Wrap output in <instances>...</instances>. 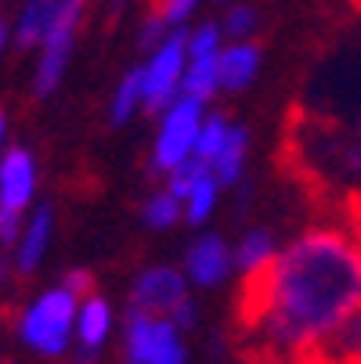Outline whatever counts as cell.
I'll use <instances>...</instances> for the list:
<instances>
[{
    "mask_svg": "<svg viewBox=\"0 0 361 364\" xmlns=\"http://www.w3.org/2000/svg\"><path fill=\"white\" fill-rule=\"evenodd\" d=\"M145 112V90H141V69L134 65L130 73L120 76L113 97H109V123L113 127H127Z\"/></svg>",
    "mask_w": 361,
    "mask_h": 364,
    "instance_id": "20",
    "label": "cell"
},
{
    "mask_svg": "<svg viewBox=\"0 0 361 364\" xmlns=\"http://www.w3.org/2000/svg\"><path fill=\"white\" fill-rule=\"evenodd\" d=\"M184 332L159 314H148V310H127V318L120 325V357L123 364H152L174 339H181Z\"/></svg>",
    "mask_w": 361,
    "mask_h": 364,
    "instance_id": "11",
    "label": "cell"
},
{
    "mask_svg": "<svg viewBox=\"0 0 361 364\" xmlns=\"http://www.w3.org/2000/svg\"><path fill=\"white\" fill-rule=\"evenodd\" d=\"M249 144H253V141H249V130H246L242 123H231V130H228L221 151L214 155V163L206 166V170L217 177L221 188H235V184L246 177V166H249Z\"/></svg>",
    "mask_w": 361,
    "mask_h": 364,
    "instance_id": "17",
    "label": "cell"
},
{
    "mask_svg": "<svg viewBox=\"0 0 361 364\" xmlns=\"http://www.w3.org/2000/svg\"><path fill=\"white\" fill-rule=\"evenodd\" d=\"M202 116H206V105L184 97V94L156 112V134H152V148H148V173L152 177L174 173L181 163H188L195 155Z\"/></svg>",
    "mask_w": 361,
    "mask_h": 364,
    "instance_id": "4",
    "label": "cell"
},
{
    "mask_svg": "<svg viewBox=\"0 0 361 364\" xmlns=\"http://www.w3.org/2000/svg\"><path fill=\"white\" fill-rule=\"evenodd\" d=\"M188 296H192V285H188L184 271L174 264H152L130 285V306L159 314V318H170Z\"/></svg>",
    "mask_w": 361,
    "mask_h": 364,
    "instance_id": "13",
    "label": "cell"
},
{
    "mask_svg": "<svg viewBox=\"0 0 361 364\" xmlns=\"http://www.w3.org/2000/svg\"><path fill=\"white\" fill-rule=\"evenodd\" d=\"M264 65V55L253 40H224L217 58V90L221 94H242L256 83Z\"/></svg>",
    "mask_w": 361,
    "mask_h": 364,
    "instance_id": "15",
    "label": "cell"
},
{
    "mask_svg": "<svg viewBox=\"0 0 361 364\" xmlns=\"http://www.w3.org/2000/svg\"><path fill=\"white\" fill-rule=\"evenodd\" d=\"M4 148H8V116L0 112V155H4Z\"/></svg>",
    "mask_w": 361,
    "mask_h": 364,
    "instance_id": "30",
    "label": "cell"
},
{
    "mask_svg": "<svg viewBox=\"0 0 361 364\" xmlns=\"http://www.w3.org/2000/svg\"><path fill=\"white\" fill-rule=\"evenodd\" d=\"M322 357H329L333 364H361V306L340 321V328L322 346Z\"/></svg>",
    "mask_w": 361,
    "mask_h": 364,
    "instance_id": "21",
    "label": "cell"
},
{
    "mask_svg": "<svg viewBox=\"0 0 361 364\" xmlns=\"http://www.w3.org/2000/svg\"><path fill=\"white\" fill-rule=\"evenodd\" d=\"M163 184L181 198V210H184V224L188 228H206L217 217V205H221L224 188L217 184V177L206 170L199 159L181 163L174 173L163 177Z\"/></svg>",
    "mask_w": 361,
    "mask_h": 364,
    "instance_id": "9",
    "label": "cell"
},
{
    "mask_svg": "<svg viewBox=\"0 0 361 364\" xmlns=\"http://www.w3.org/2000/svg\"><path fill=\"white\" fill-rule=\"evenodd\" d=\"M40 188V163L22 144L4 148L0 155V245H15L26 213L36 202Z\"/></svg>",
    "mask_w": 361,
    "mask_h": 364,
    "instance_id": "6",
    "label": "cell"
},
{
    "mask_svg": "<svg viewBox=\"0 0 361 364\" xmlns=\"http://www.w3.org/2000/svg\"><path fill=\"white\" fill-rule=\"evenodd\" d=\"M221 47H224V33L217 22H199L188 26V65H184V83L181 94L192 101H210L221 94L217 90V58H221Z\"/></svg>",
    "mask_w": 361,
    "mask_h": 364,
    "instance_id": "8",
    "label": "cell"
},
{
    "mask_svg": "<svg viewBox=\"0 0 361 364\" xmlns=\"http://www.w3.org/2000/svg\"><path fill=\"white\" fill-rule=\"evenodd\" d=\"M184 65H188V26H177L159 43H152L148 58L137 65L141 69V90H145V112L148 116H156L159 109L170 105L174 97H181Z\"/></svg>",
    "mask_w": 361,
    "mask_h": 364,
    "instance_id": "7",
    "label": "cell"
},
{
    "mask_svg": "<svg viewBox=\"0 0 361 364\" xmlns=\"http://www.w3.org/2000/svg\"><path fill=\"white\" fill-rule=\"evenodd\" d=\"M167 33H170V26H167V22H163V18L156 15V11H148V15L141 18V26H137V43H141V47L148 50L152 43H159V40H163Z\"/></svg>",
    "mask_w": 361,
    "mask_h": 364,
    "instance_id": "24",
    "label": "cell"
},
{
    "mask_svg": "<svg viewBox=\"0 0 361 364\" xmlns=\"http://www.w3.org/2000/svg\"><path fill=\"white\" fill-rule=\"evenodd\" d=\"M289 144L293 159L315 181L336 191L361 195V134L350 123L311 112L293 127Z\"/></svg>",
    "mask_w": 361,
    "mask_h": 364,
    "instance_id": "2",
    "label": "cell"
},
{
    "mask_svg": "<svg viewBox=\"0 0 361 364\" xmlns=\"http://www.w3.org/2000/svg\"><path fill=\"white\" fill-rule=\"evenodd\" d=\"M58 4L62 0H22V8L11 22V40L19 47H26V50H36L43 29L51 26V18H55V11H58Z\"/></svg>",
    "mask_w": 361,
    "mask_h": 364,
    "instance_id": "18",
    "label": "cell"
},
{
    "mask_svg": "<svg viewBox=\"0 0 361 364\" xmlns=\"http://www.w3.org/2000/svg\"><path fill=\"white\" fill-rule=\"evenodd\" d=\"M141 224L148 231H174L177 224H184V210H181V198L159 184V188H152L141 202Z\"/></svg>",
    "mask_w": 361,
    "mask_h": 364,
    "instance_id": "19",
    "label": "cell"
},
{
    "mask_svg": "<svg viewBox=\"0 0 361 364\" xmlns=\"http://www.w3.org/2000/svg\"><path fill=\"white\" fill-rule=\"evenodd\" d=\"M361 306V228L325 220L278 245L275 259L246 278L239 332L253 357L282 360L322 353L350 310Z\"/></svg>",
    "mask_w": 361,
    "mask_h": 364,
    "instance_id": "1",
    "label": "cell"
},
{
    "mask_svg": "<svg viewBox=\"0 0 361 364\" xmlns=\"http://www.w3.org/2000/svg\"><path fill=\"white\" fill-rule=\"evenodd\" d=\"M271 364H333V360L322 357V353H307V357H282V360H271Z\"/></svg>",
    "mask_w": 361,
    "mask_h": 364,
    "instance_id": "27",
    "label": "cell"
},
{
    "mask_svg": "<svg viewBox=\"0 0 361 364\" xmlns=\"http://www.w3.org/2000/svg\"><path fill=\"white\" fill-rule=\"evenodd\" d=\"M80 296L69 285H51L36 292L15 321V332L26 350H33L43 360H58L73 350V325H76Z\"/></svg>",
    "mask_w": 361,
    "mask_h": 364,
    "instance_id": "3",
    "label": "cell"
},
{
    "mask_svg": "<svg viewBox=\"0 0 361 364\" xmlns=\"http://www.w3.org/2000/svg\"><path fill=\"white\" fill-rule=\"evenodd\" d=\"M87 18V0H62L51 26L43 29L40 43H36V73H33V94L36 97H51L69 69V58L76 50L80 29Z\"/></svg>",
    "mask_w": 361,
    "mask_h": 364,
    "instance_id": "5",
    "label": "cell"
},
{
    "mask_svg": "<svg viewBox=\"0 0 361 364\" xmlns=\"http://www.w3.org/2000/svg\"><path fill=\"white\" fill-rule=\"evenodd\" d=\"M278 238H275V231H268V228H246L235 242H231V256H235V274L246 282V278H253V274H261L271 259H275V252H278Z\"/></svg>",
    "mask_w": 361,
    "mask_h": 364,
    "instance_id": "16",
    "label": "cell"
},
{
    "mask_svg": "<svg viewBox=\"0 0 361 364\" xmlns=\"http://www.w3.org/2000/svg\"><path fill=\"white\" fill-rule=\"evenodd\" d=\"M11 47V22L0 18V58H4V50Z\"/></svg>",
    "mask_w": 361,
    "mask_h": 364,
    "instance_id": "28",
    "label": "cell"
},
{
    "mask_svg": "<svg viewBox=\"0 0 361 364\" xmlns=\"http://www.w3.org/2000/svg\"><path fill=\"white\" fill-rule=\"evenodd\" d=\"M181 271L192 289H221L235 278V256L231 242L217 231H202L188 242L181 256Z\"/></svg>",
    "mask_w": 361,
    "mask_h": 364,
    "instance_id": "10",
    "label": "cell"
},
{
    "mask_svg": "<svg viewBox=\"0 0 361 364\" xmlns=\"http://www.w3.org/2000/svg\"><path fill=\"white\" fill-rule=\"evenodd\" d=\"M62 285H69V289L83 299L87 292H94V274H90V271H83V267H76V271H66Z\"/></svg>",
    "mask_w": 361,
    "mask_h": 364,
    "instance_id": "25",
    "label": "cell"
},
{
    "mask_svg": "<svg viewBox=\"0 0 361 364\" xmlns=\"http://www.w3.org/2000/svg\"><path fill=\"white\" fill-rule=\"evenodd\" d=\"M51 238H55V205L43 202V205H33L22 220V231L15 238V256H11V267L19 274H33L43 259H47V249H51Z\"/></svg>",
    "mask_w": 361,
    "mask_h": 364,
    "instance_id": "14",
    "label": "cell"
},
{
    "mask_svg": "<svg viewBox=\"0 0 361 364\" xmlns=\"http://www.w3.org/2000/svg\"><path fill=\"white\" fill-rule=\"evenodd\" d=\"M217 26H221L224 40H253V33H256V8L239 4V0H228V8H224Z\"/></svg>",
    "mask_w": 361,
    "mask_h": 364,
    "instance_id": "22",
    "label": "cell"
},
{
    "mask_svg": "<svg viewBox=\"0 0 361 364\" xmlns=\"http://www.w3.org/2000/svg\"><path fill=\"white\" fill-rule=\"evenodd\" d=\"M8 278H11V264L4 256H0V292H4V285H8Z\"/></svg>",
    "mask_w": 361,
    "mask_h": 364,
    "instance_id": "29",
    "label": "cell"
},
{
    "mask_svg": "<svg viewBox=\"0 0 361 364\" xmlns=\"http://www.w3.org/2000/svg\"><path fill=\"white\" fill-rule=\"evenodd\" d=\"M116 336V310L105 296L87 292L76 306V325H73V364H98L105 346Z\"/></svg>",
    "mask_w": 361,
    "mask_h": 364,
    "instance_id": "12",
    "label": "cell"
},
{
    "mask_svg": "<svg viewBox=\"0 0 361 364\" xmlns=\"http://www.w3.org/2000/svg\"><path fill=\"white\" fill-rule=\"evenodd\" d=\"M354 220H357V228H361V213H357V217H354Z\"/></svg>",
    "mask_w": 361,
    "mask_h": 364,
    "instance_id": "32",
    "label": "cell"
},
{
    "mask_svg": "<svg viewBox=\"0 0 361 364\" xmlns=\"http://www.w3.org/2000/svg\"><path fill=\"white\" fill-rule=\"evenodd\" d=\"M224 4H228V0H224Z\"/></svg>",
    "mask_w": 361,
    "mask_h": 364,
    "instance_id": "33",
    "label": "cell"
},
{
    "mask_svg": "<svg viewBox=\"0 0 361 364\" xmlns=\"http://www.w3.org/2000/svg\"><path fill=\"white\" fill-rule=\"evenodd\" d=\"M152 364H188V346H184V336L181 339H174L156 360H152Z\"/></svg>",
    "mask_w": 361,
    "mask_h": 364,
    "instance_id": "26",
    "label": "cell"
},
{
    "mask_svg": "<svg viewBox=\"0 0 361 364\" xmlns=\"http://www.w3.org/2000/svg\"><path fill=\"white\" fill-rule=\"evenodd\" d=\"M350 127H354V130H357V134H361V112H357V116H354V119H350Z\"/></svg>",
    "mask_w": 361,
    "mask_h": 364,
    "instance_id": "31",
    "label": "cell"
},
{
    "mask_svg": "<svg viewBox=\"0 0 361 364\" xmlns=\"http://www.w3.org/2000/svg\"><path fill=\"white\" fill-rule=\"evenodd\" d=\"M199 8H202V0H156V4H152V11H156L170 29L188 26L192 15H199Z\"/></svg>",
    "mask_w": 361,
    "mask_h": 364,
    "instance_id": "23",
    "label": "cell"
}]
</instances>
